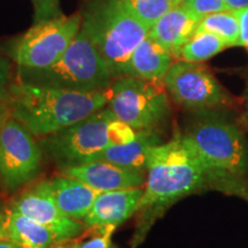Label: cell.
I'll list each match as a JSON object with an SVG mask.
<instances>
[{
	"mask_svg": "<svg viewBox=\"0 0 248 248\" xmlns=\"http://www.w3.org/2000/svg\"><path fill=\"white\" fill-rule=\"evenodd\" d=\"M215 190L248 201V179L209 167L183 133L152 148L146 162V182L138 212L140 230L132 240L137 247L156 217L182 198Z\"/></svg>",
	"mask_w": 248,
	"mask_h": 248,
	"instance_id": "6da1fadb",
	"label": "cell"
},
{
	"mask_svg": "<svg viewBox=\"0 0 248 248\" xmlns=\"http://www.w3.org/2000/svg\"><path fill=\"white\" fill-rule=\"evenodd\" d=\"M11 115L35 137L66 129L107 105V91L75 92L15 80L9 88Z\"/></svg>",
	"mask_w": 248,
	"mask_h": 248,
	"instance_id": "7a4b0ae2",
	"label": "cell"
},
{
	"mask_svg": "<svg viewBox=\"0 0 248 248\" xmlns=\"http://www.w3.org/2000/svg\"><path fill=\"white\" fill-rule=\"evenodd\" d=\"M136 135L137 130L117 119L109 107H104L66 129L39 138V144L60 169L99 161L107 148L128 144Z\"/></svg>",
	"mask_w": 248,
	"mask_h": 248,
	"instance_id": "3957f363",
	"label": "cell"
},
{
	"mask_svg": "<svg viewBox=\"0 0 248 248\" xmlns=\"http://www.w3.org/2000/svg\"><path fill=\"white\" fill-rule=\"evenodd\" d=\"M79 13L82 29L114 78L125 76L132 52L150 30L129 11L123 0H86Z\"/></svg>",
	"mask_w": 248,
	"mask_h": 248,
	"instance_id": "277c9868",
	"label": "cell"
},
{
	"mask_svg": "<svg viewBox=\"0 0 248 248\" xmlns=\"http://www.w3.org/2000/svg\"><path fill=\"white\" fill-rule=\"evenodd\" d=\"M229 110L192 111L182 133L209 167L248 179V139Z\"/></svg>",
	"mask_w": 248,
	"mask_h": 248,
	"instance_id": "5b68a950",
	"label": "cell"
},
{
	"mask_svg": "<svg viewBox=\"0 0 248 248\" xmlns=\"http://www.w3.org/2000/svg\"><path fill=\"white\" fill-rule=\"evenodd\" d=\"M114 76L80 28L64 54L46 68L17 67L16 80L27 84L75 92L107 91Z\"/></svg>",
	"mask_w": 248,
	"mask_h": 248,
	"instance_id": "8992f818",
	"label": "cell"
},
{
	"mask_svg": "<svg viewBox=\"0 0 248 248\" xmlns=\"http://www.w3.org/2000/svg\"><path fill=\"white\" fill-rule=\"evenodd\" d=\"M107 105L117 119L135 130L159 129L170 115L162 85L132 76L113 79L107 90Z\"/></svg>",
	"mask_w": 248,
	"mask_h": 248,
	"instance_id": "52a82bcc",
	"label": "cell"
},
{
	"mask_svg": "<svg viewBox=\"0 0 248 248\" xmlns=\"http://www.w3.org/2000/svg\"><path fill=\"white\" fill-rule=\"evenodd\" d=\"M80 13L60 15L33 23L30 29L7 45V54L17 67L46 68L55 63L78 35Z\"/></svg>",
	"mask_w": 248,
	"mask_h": 248,
	"instance_id": "ba28073f",
	"label": "cell"
},
{
	"mask_svg": "<svg viewBox=\"0 0 248 248\" xmlns=\"http://www.w3.org/2000/svg\"><path fill=\"white\" fill-rule=\"evenodd\" d=\"M163 85L178 106L190 111L232 109L235 106L234 98L209 68L197 62L173 61Z\"/></svg>",
	"mask_w": 248,
	"mask_h": 248,
	"instance_id": "9c48e42d",
	"label": "cell"
},
{
	"mask_svg": "<svg viewBox=\"0 0 248 248\" xmlns=\"http://www.w3.org/2000/svg\"><path fill=\"white\" fill-rule=\"evenodd\" d=\"M43 150L35 136L20 121L9 116L0 131V182L15 192L37 178L42 170Z\"/></svg>",
	"mask_w": 248,
	"mask_h": 248,
	"instance_id": "30bf717a",
	"label": "cell"
},
{
	"mask_svg": "<svg viewBox=\"0 0 248 248\" xmlns=\"http://www.w3.org/2000/svg\"><path fill=\"white\" fill-rule=\"evenodd\" d=\"M11 208L45 225L54 234L58 243L78 237L85 230L83 222L70 218L59 208L46 191L43 181L21 193L11 204Z\"/></svg>",
	"mask_w": 248,
	"mask_h": 248,
	"instance_id": "8fae6325",
	"label": "cell"
},
{
	"mask_svg": "<svg viewBox=\"0 0 248 248\" xmlns=\"http://www.w3.org/2000/svg\"><path fill=\"white\" fill-rule=\"evenodd\" d=\"M59 176L78 179L98 192L140 187L146 182V170L124 168L102 160L60 168Z\"/></svg>",
	"mask_w": 248,
	"mask_h": 248,
	"instance_id": "7c38bea8",
	"label": "cell"
},
{
	"mask_svg": "<svg viewBox=\"0 0 248 248\" xmlns=\"http://www.w3.org/2000/svg\"><path fill=\"white\" fill-rule=\"evenodd\" d=\"M142 194V186L100 192L83 224L85 228L93 225L122 224L138 212Z\"/></svg>",
	"mask_w": 248,
	"mask_h": 248,
	"instance_id": "4fadbf2b",
	"label": "cell"
},
{
	"mask_svg": "<svg viewBox=\"0 0 248 248\" xmlns=\"http://www.w3.org/2000/svg\"><path fill=\"white\" fill-rule=\"evenodd\" d=\"M43 183L46 191L63 214L79 222L84 221L100 193L78 179L64 176H59L51 181H43Z\"/></svg>",
	"mask_w": 248,
	"mask_h": 248,
	"instance_id": "5bb4252c",
	"label": "cell"
},
{
	"mask_svg": "<svg viewBox=\"0 0 248 248\" xmlns=\"http://www.w3.org/2000/svg\"><path fill=\"white\" fill-rule=\"evenodd\" d=\"M199 22V18L185 5L173 6L155 22L148 31V36L177 59L181 48L195 33Z\"/></svg>",
	"mask_w": 248,
	"mask_h": 248,
	"instance_id": "9a60e30c",
	"label": "cell"
},
{
	"mask_svg": "<svg viewBox=\"0 0 248 248\" xmlns=\"http://www.w3.org/2000/svg\"><path fill=\"white\" fill-rule=\"evenodd\" d=\"M173 59L175 57L168 49L147 35L132 52L125 76L163 84L164 76L173 63Z\"/></svg>",
	"mask_w": 248,
	"mask_h": 248,
	"instance_id": "2e32d148",
	"label": "cell"
},
{
	"mask_svg": "<svg viewBox=\"0 0 248 248\" xmlns=\"http://www.w3.org/2000/svg\"><path fill=\"white\" fill-rule=\"evenodd\" d=\"M160 144H162V139L157 129L137 130V135L132 141L107 148L100 160L124 168L146 170L148 153Z\"/></svg>",
	"mask_w": 248,
	"mask_h": 248,
	"instance_id": "e0dca14e",
	"label": "cell"
},
{
	"mask_svg": "<svg viewBox=\"0 0 248 248\" xmlns=\"http://www.w3.org/2000/svg\"><path fill=\"white\" fill-rule=\"evenodd\" d=\"M7 239L23 248H53L58 243L45 225L11 207L8 208Z\"/></svg>",
	"mask_w": 248,
	"mask_h": 248,
	"instance_id": "ac0fdd59",
	"label": "cell"
},
{
	"mask_svg": "<svg viewBox=\"0 0 248 248\" xmlns=\"http://www.w3.org/2000/svg\"><path fill=\"white\" fill-rule=\"evenodd\" d=\"M229 47L225 40L208 31H197L179 51V60L188 62H201L208 60Z\"/></svg>",
	"mask_w": 248,
	"mask_h": 248,
	"instance_id": "d6986e66",
	"label": "cell"
},
{
	"mask_svg": "<svg viewBox=\"0 0 248 248\" xmlns=\"http://www.w3.org/2000/svg\"><path fill=\"white\" fill-rule=\"evenodd\" d=\"M197 31H208L215 33L225 40L229 47H231V46H238L240 37V23L233 11L217 12L201 18Z\"/></svg>",
	"mask_w": 248,
	"mask_h": 248,
	"instance_id": "ffe728a7",
	"label": "cell"
},
{
	"mask_svg": "<svg viewBox=\"0 0 248 248\" xmlns=\"http://www.w3.org/2000/svg\"><path fill=\"white\" fill-rule=\"evenodd\" d=\"M129 11L148 30L173 7L172 0H123Z\"/></svg>",
	"mask_w": 248,
	"mask_h": 248,
	"instance_id": "44dd1931",
	"label": "cell"
},
{
	"mask_svg": "<svg viewBox=\"0 0 248 248\" xmlns=\"http://www.w3.org/2000/svg\"><path fill=\"white\" fill-rule=\"evenodd\" d=\"M116 228L114 224L88 226L82 234L74 238L76 248H109Z\"/></svg>",
	"mask_w": 248,
	"mask_h": 248,
	"instance_id": "7402d4cb",
	"label": "cell"
},
{
	"mask_svg": "<svg viewBox=\"0 0 248 248\" xmlns=\"http://www.w3.org/2000/svg\"><path fill=\"white\" fill-rule=\"evenodd\" d=\"M185 6L199 20L208 14L228 11L225 0H190Z\"/></svg>",
	"mask_w": 248,
	"mask_h": 248,
	"instance_id": "603a6c76",
	"label": "cell"
},
{
	"mask_svg": "<svg viewBox=\"0 0 248 248\" xmlns=\"http://www.w3.org/2000/svg\"><path fill=\"white\" fill-rule=\"evenodd\" d=\"M31 2L33 6V23L62 15L60 8L57 7L52 0H31Z\"/></svg>",
	"mask_w": 248,
	"mask_h": 248,
	"instance_id": "cb8c5ba5",
	"label": "cell"
},
{
	"mask_svg": "<svg viewBox=\"0 0 248 248\" xmlns=\"http://www.w3.org/2000/svg\"><path fill=\"white\" fill-rule=\"evenodd\" d=\"M12 66L8 59L0 55V99L8 100L9 88L12 84Z\"/></svg>",
	"mask_w": 248,
	"mask_h": 248,
	"instance_id": "d4e9b609",
	"label": "cell"
},
{
	"mask_svg": "<svg viewBox=\"0 0 248 248\" xmlns=\"http://www.w3.org/2000/svg\"><path fill=\"white\" fill-rule=\"evenodd\" d=\"M234 13L240 23V37L238 46L245 47L248 45V7L238 9V11H234Z\"/></svg>",
	"mask_w": 248,
	"mask_h": 248,
	"instance_id": "484cf974",
	"label": "cell"
},
{
	"mask_svg": "<svg viewBox=\"0 0 248 248\" xmlns=\"http://www.w3.org/2000/svg\"><path fill=\"white\" fill-rule=\"evenodd\" d=\"M240 124L244 129L248 130V83L245 89L243 102H241V115H240Z\"/></svg>",
	"mask_w": 248,
	"mask_h": 248,
	"instance_id": "4316f807",
	"label": "cell"
},
{
	"mask_svg": "<svg viewBox=\"0 0 248 248\" xmlns=\"http://www.w3.org/2000/svg\"><path fill=\"white\" fill-rule=\"evenodd\" d=\"M8 208L0 206V239H7Z\"/></svg>",
	"mask_w": 248,
	"mask_h": 248,
	"instance_id": "83f0119b",
	"label": "cell"
},
{
	"mask_svg": "<svg viewBox=\"0 0 248 248\" xmlns=\"http://www.w3.org/2000/svg\"><path fill=\"white\" fill-rule=\"evenodd\" d=\"M9 116H11V108H9L8 100L0 99V131Z\"/></svg>",
	"mask_w": 248,
	"mask_h": 248,
	"instance_id": "f1b7e54d",
	"label": "cell"
},
{
	"mask_svg": "<svg viewBox=\"0 0 248 248\" xmlns=\"http://www.w3.org/2000/svg\"><path fill=\"white\" fill-rule=\"evenodd\" d=\"M228 11H238V9L248 7V0H225Z\"/></svg>",
	"mask_w": 248,
	"mask_h": 248,
	"instance_id": "f546056e",
	"label": "cell"
},
{
	"mask_svg": "<svg viewBox=\"0 0 248 248\" xmlns=\"http://www.w3.org/2000/svg\"><path fill=\"white\" fill-rule=\"evenodd\" d=\"M53 248H76V244H75V240H74V238H73V239L59 241V243L54 245Z\"/></svg>",
	"mask_w": 248,
	"mask_h": 248,
	"instance_id": "4dcf8cb0",
	"label": "cell"
},
{
	"mask_svg": "<svg viewBox=\"0 0 248 248\" xmlns=\"http://www.w3.org/2000/svg\"><path fill=\"white\" fill-rule=\"evenodd\" d=\"M0 248H23V247L9 239H0Z\"/></svg>",
	"mask_w": 248,
	"mask_h": 248,
	"instance_id": "1f68e13d",
	"label": "cell"
},
{
	"mask_svg": "<svg viewBox=\"0 0 248 248\" xmlns=\"http://www.w3.org/2000/svg\"><path fill=\"white\" fill-rule=\"evenodd\" d=\"M190 0H172L173 6H179V5H186Z\"/></svg>",
	"mask_w": 248,
	"mask_h": 248,
	"instance_id": "d6a6232c",
	"label": "cell"
},
{
	"mask_svg": "<svg viewBox=\"0 0 248 248\" xmlns=\"http://www.w3.org/2000/svg\"><path fill=\"white\" fill-rule=\"evenodd\" d=\"M52 2H53V4L57 6V7L60 8V0H52Z\"/></svg>",
	"mask_w": 248,
	"mask_h": 248,
	"instance_id": "836d02e7",
	"label": "cell"
},
{
	"mask_svg": "<svg viewBox=\"0 0 248 248\" xmlns=\"http://www.w3.org/2000/svg\"><path fill=\"white\" fill-rule=\"evenodd\" d=\"M109 248H116V247H115V246H113V245H111V246H110Z\"/></svg>",
	"mask_w": 248,
	"mask_h": 248,
	"instance_id": "e575fe53",
	"label": "cell"
},
{
	"mask_svg": "<svg viewBox=\"0 0 248 248\" xmlns=\"http://www.w3.org/2000/svg\"><path fill=\"white\" fill-rule=\"evenodd\" d=\"M245 47H246V49H247V52H248V45H246V46H245Z\"/></svg>",
	"mask_w": 248,
	"mask_h": 248,
	"instance_id": "d590c367",
	"label": "cell"
},
{
	"mask_svg": "<svg viewBox=\"0 0 248 248\" xmlns=\"http://www.w3.org/2000/svg\"><path fill=\"white\" fill-rule=\"evenodd\" d=\"M0 186H1V182H0Z\"/></svg>",
	"mask_w": 248,
	"mask_h": 248,
	"instance_id": "8d00e7d4",
	"label": "cell"
}]
</instances>
